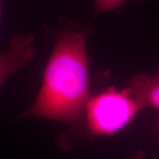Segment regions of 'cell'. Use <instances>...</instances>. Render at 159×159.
Returning a JSON list of instances; mask_svg holds the SVG:
<instances>
[{"mask_svg": "<svg viewBox=\"0 0 159 159\" xmlns=\"http://www.w3.org/2000/svg\"><path fill=\"white\" fill-rule=\"evenodd\" d=\"M128 87L144 108L159 110V69L154 75H135Z\"/></svg>", "mask_w": 159, "mask_h": 159, "instance_id": "cell-4", "label": "cell"}, {"mask_svg": "<svg viewBox=\"0 0 159 159\" xmlns=\"http://www.w3.org/2000/svg\"><path fill=\"white\" fill-rule=\"evenodd\" d=\"M39 94L21 117H42L72 125L85 112L91 97L87 39L92 27L68 17H61Z\"/></svg>", "mask_w": 159, "mask_h": 159, "instance_id": "cell-1", "label": "cell"}, {"mask_svg": "<svg viewBox=\"0 0 159 159\" xmlns=\"http://www.w3.org/2000/svg\"><path fill=\"white\" fill-rule=\"evenodd\" d=\"M128 1L129 0H94V17L108 12L117 13Z\"/></svg>", "mask_w": 159, "mask_h": 159, "instance_id": "cell-5", "label": "cell"}, {"mask_svg": "<svg viewBox=\"0 0 159 159\" xmlns=\"http://www.w3.org/2000/svg\"><path fill=\"white\" fill-rule=\"evenodd\" d=\"M158 129H159V125H158Z\"/></svg>", "mask_w": 159, "mask_h": 159, "instance_id": "cell-8", "label": "cell"}, {"mask_svg": "<svg viewBox=\"0 0 159 159\" xmlns=\"http://www.w3.org/2000/svg\"><path fill=\"white\" fill-rule=\"evenodd\" d=\"M145 156L146 154L144 150H139L128 159H145Z\"/></svg>", "mask_w": 159, "mask_h": 159, "instance_id": "cell-6", "label": "cell"}, {"mask_svg": "<svg viewBox=\"0 0 159 159\" xmlns=\"http://www.w3.org/2000/svg\"><path fill=\"white\" fill-rule=\"evenodd\" d=\"M145 109L128 86L114 87L91 97L86 108V128L93 137L110 136L128 127Z\"/></svg>", "mask_w": 159, "mask_h": 159, "instance_id": "cell-2", "label": "cell"}, {"mask_svg": "<svg viewBox=\"0 0 159 159\" xmlns=\"http://www.w3.org/2000/svg\"><path fill=\"white\" fill-rule=\"evenodd\" d=\"M2 4H3V0H0V20H1L2 11Z\"/></svg>", "mask_w": 159, "mask_h": 159, "instance_id": "cell-7", "label": "cell"}, {"mask_svg": "<svg viewBox=\"0 0 159 159\" xmlns=\"http://www.w3.org/2000/svg\"><path fill=\"white\" fill-rule=\"evenodd\" d=\"M34 41L32 34H16L10 41L8 49L0 53V89L7 78L34 58Z\"/></svg>", "mask_w": 159, "mask_h": 159, "instance_id": "cell-3", "label": "cell"}]
</instances>
